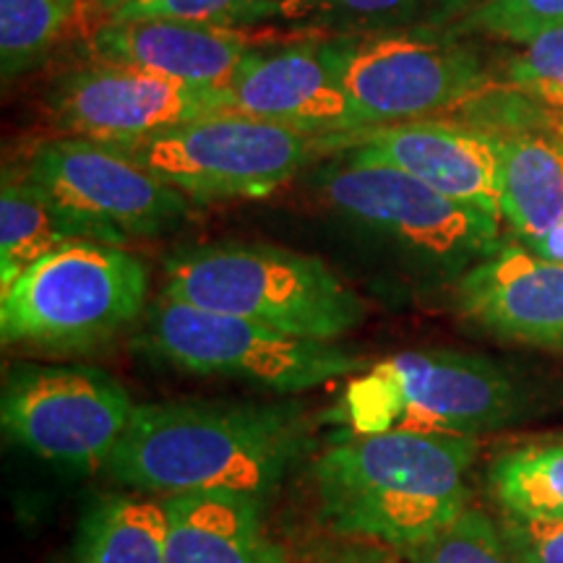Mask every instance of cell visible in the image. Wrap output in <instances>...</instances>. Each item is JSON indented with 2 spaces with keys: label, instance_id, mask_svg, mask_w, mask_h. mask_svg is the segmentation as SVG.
Masks as SVG:
<instances>
[{
  "label": "cell",
  "instance_id": "14",
  "mask_svg": "<svg viewBox=\"0 0 563 563\" xmlns=\"http://www.w3.org/2000/svg\"><path fill=\"white\" fill-rule=\"evenodd\" d=\"M224 91L232 112L258 121L313 136L357 131L332 42H300L277 51L253 47Z\"/></svg>",
  "mask_w": 563,
  "mask_h": 563
},
{
  "label": "cell",
  "instance_id": "25",
  "mask_svg": "<svg viewBox=\"0 0 563 563\" xmlns=\"http://www.w3.org/2000/svg\"><path fill=\"white\" fill-rule=\"evenodd\" d=\"M504 87L551 112H563V24L553 26L509 60Z\"/></svg>",
  "mask_w": 563,
  "mask_h": 563
},
{
  "label": "cell",
  "instance_id": "18",
  "mask_svg": "<svg viewBox=\"0 0 563 563\" xmlns=\"http://www.w3.org/2000/svg\"><path fill=\"white\" fill-rule=\"evenodd\" d=\"M501 220L527 245L563 224V139L553 129L501 133Z\"/></svg>",
  "mask_w": 563,
  "mask_h": 563
},
{
  "label": "cell",
  "instance_id": "9",
  "mask_svg": "<svg viewBox=\"0 0 563 563\" xmlns=\"http://www.w3.org/2000/svg\"><path fill=\"white\" fill-rule=\"evenodd\" d=\"M81 241L123 245L165 235L191 199L121 146L63 136L40 144L24 170Z\"/></svg>",
  "mask_w": 563,
  "mask_h": 563
},
{
  "label": "cell",
  "instance_id": "7",
  "mask_svg": "<svg viewBox=\"0 0 563 563\" xmlns=\"http://www.w3.org/2000/svg\"><path fill=\"white\" fill-rule=\"evenodd\" d=\"M139 347L173 368L298 394L357 376L368 363L336 342L279 332L238 316L162 298L146 313Z\"/></svg>",
  "mask_w": 563,
  "mask_h": 563
},
{
  "label": "cell",
  "instance_id": "27",
  "mask_svg": "<svg viewBox=\"0 0 563 563\" xmlns=\"http://www.w3.org/2000/svg\"><path fill=\"white\" fill-rule=\"evenodd\" d=\"M563 24V0H481L462 21V30H477L493 37L527 42Z\"/></svg>",
  "mask_w": 563,
  "mask_h": 563
},
{
  "label": "cell",
  "instance_id": "1",
  "mask_svg": "<svg viewBox=\"0 0 563 563\" xmlns=\"http://www.w3.org/2000/svg\"><path fill=\"white\" fill-rule=\"evenodd\" d=\"M306 449V420L292 405L175 399L133 407L102 470L146 496L241 493L264 501Z\"/></svg>",
  "mask_w": 563,
  "mask_h": 563
},
{
  "label": "cell",
  "instance_id": "15",
  "mask_svg": "<svg viewBox=\"0 0 563 563\" xmlns=\"http://www.w3.org/2000/svg\"><path fill=\"white\" fill-rule=\"evenodd\" d=\"M456 308L504 342L563 352V264L504 243L456 279Z\"/></svg>",
  "mask_w": 563,
  "mask_h": 563
},
{
  "label": "cell",
  "instance_id": "13",
  "mask_svg": "<svg viewBox=\"0 0 563 563\" xmlns=\"http://www.w3.org/2000/svg\"><path fill=\"white\" fill-rule=\"evenodd\" d=\"M363 150L435 188L501 217V157L490 133L435 118L350 133H329V157Z\"/></svg>",
  "mask_w": 563,
  "mask_h": 563
},
{
  "label": "cell",
  "instance_id": "32",
  "mask_svg": "<svg viewBox=\"0 0 563 563\" xmlns=\"http://www.w3.org/2000/svg\"><path fill=\"white\" fill-rule=\"evenodd\" d=\"M66 3H68V5H76V0H66Z\"/></svg>",
  "mask_w": 563,
  "mask_h": 563
},
{
  "label": "cell",
  "instance_id": "30",
  "mask_svg": "<svg viewBox=\"0 0 563 563\" xmlns=\"http://www.w3.org/2000/svg\"><path fill=\"white\" fill-rule=\"evenodd\" d=\"M95 3H97V5H100V9H102V11H108V13H110V16H112V13H115V11H121V9H123V5H129V3H131V0H95Z\"/></svg>",
  "mask_w": 563,
  "mask_h": 563
},
{
  "label": "cell",
  "instance_id": "19",
  "mask_svg": "<svg viewBox=\"0 0 563 563\" xmlns=\"http://www.w3.org/2000/svg\"><path fill=\"white\" fill-rule=\"evenodd\" d=\"M70 563H167V514L157 496L110 493L76 527Z\"/></svg>",
  "mask_w": 563,
  "mask_h": 563
},
{
  "label": "cell",
  "instance_id": "11",
  "mask_svg": "<svg viewBox=\"0 0 563 563\" xmlns=\"http://www.w3.org/2000/svg\"><path fill=\"white\" fill-rule=\"evenodd\" d=\"M125 386L95 365L5 368L0 422L13 443L68 470L104 467L133 415Z\"/></svg>",
  "mask_w": 563,
  "mask_h": 563
},
{
  "label": "cell",
  "instance_id": "10",
  "mask_svg": "<svg viewBox=\"0 0 563 563\" xmlns=\"http://www.w3.org/2000/svg\"><path fill=\"white\" fill-rule=\"evenodd\" d=\"M329 42L357 131L426 121L490 87L481 55L454 34L399 30Z\"/></svg>",
  "mask_w": 563,
  "mask_h": 563
},
{
  "label": "cell",
  "instance_id": "16",
  "mask_svg": "<svg viewBox=\"0 0 563 563\" xmlns=\"http://www.w3.org/2000/svg\"><path fill=\"white\" fill-rule=\"evenodd\" d=\"M249 34L175 19H112L95 34L100 60L125 63L199 89H228L253 51Z\"/></svg>",
  "mask_w": 563,
  "mask_h": 563
},
{
  "label": "cell",
  "instance_id": "28",
  "mask_svg": "<svg viewBox=\"0 0 563 563\" xmlns=\"http://www.w3.org/2000/svg\"><path fill=\"white\" fill-rule=\"evenodd\" d=\"M501 530L522 563H563V522H534L504 514Z\"/></svg>",
  "mask_w": 563,
  "mask_h": 563
},
{
  "label": "cell",
  "instance_id": "4",
  "mask_svg": "<svg viewBox=\"0 0 563 563\" xmlns=\"http://www.w3.org/2000/svg\"><path fill=\"white\" fill-rule=\"evenodd\" d=\"M313 188L336 214L435 277L456 282L504 245L501 217L449 199L363 150L323 162Z\"/></svg>",
  "mask_w": 563,
  "mask_h": 563
},
{
  "label": "cell",
  "instance_id": "23",
  "mask_svg": "<svg viewBox=\"0 0 563 563\" xmlns=\"http://www.w3.org/2000/svg\"><path fill=\"white\" fill-rule=\"evenodd\" d=\"M66 0H0V68L13 81L45 60L53 42L66 30Z\"/></svg>",
  "mask_w": 563,
  "mask_h": 563
},
{
  "label": "cell",
  "instance_id": "20",
  "mask_svg": "<svg viewBox=\"0 0 563 563\" xmlns=\"http://www.w3.org/2000/svg\"><path fill=\"white\" fill-rule=\"evenodd\" d=\"M481 0H277V19L334 37L435 30L446 19H467Z\"/></svg>",
  "mask_w": 563,
  "mask_h": 563
},
{
  "label": "cell",
  "instance_id": "24",
  "mask_svg": "<svg viewBox=\"0 0 563 563\" xmlns=\"http://www.w3.org/2000/svg\"><path fill=\"white\" fill-rule=\"evenodd\" d=\"M382 563H522L506 540L501 522L467 506L452 525L412 548L391 551Z\"/></svg>",
  "mask_w": 563,
  "mask_h": 563
},
{
  "label": "cell",
  "instance_id": "22",
  "mask_svg": "<svg viewBox=\"0 0 563 563\" xmlns=\"http://www.w3.org/2000/svg\"><path fill=\"white\" fill-rule=\"evenodd\" d=\"M488 485L509 517L563 522V441L498 454L488 470Z\"/></svg>",
  "mask_w": 563,
  "mask_h": 563
},
{
  "label": "cell",
  "instance_id": "17",
  "mask_svg": "<svg viewBox=\"0 0 563 563\" xmlns=\"http://www.w3.org/2000/svg\"><path fill=\"white\" fill-rule=\"evenodd\" d=\"M167 563H287L266 532L258 498L241 493H188L162 498Z\"/></svg>",
  "mask_w": 563,
  "mask_h": 563
},
{
  "label": "cell",
  "instance_id": "26",
  "mask_svg": "<svg viewBox=\"0 0 563 563\" xmlns=\"http://www.w3.org/2000/svg\"><path fill=\"white\" fill-rule=\"evenodd\" d=\"M272 16H277V0H131L110 19H175L235 30Z\"/></svg>",
  "mask_w": 563,
  "mask_h": 563
},
{
  "label": "cell",
  "instance_id": "6",
  "mask_svg": "<svg viewBox=\"0 0 563 563\" xmlns=\"http://www.w3.org/2000/svg\"><path fill=\"white\" fill-rule=\"evenodd\" d=\"M150 272L121 245L76 241L26 269L0 292L5 347L91 352L144 313Z\"/></svg>",
  "mask_w": 563,
  "mask_h": 563
},
{
  "label": "cell",
  "instance_id": "3",
  "mask_svg": "<svg viewBox=\"0 0 563 563\" xmlns=\"http://www.w3.org/2000/svg\"><path fill=\"white\" fill-rule=\"evenodd\" d=\"M162 295L279 332L336 342L365 302L321 258L266 243H203L165 258Z\"/></svg>",
  "mask_w": 563,
  "mask_h": 563
},
{
  "label": "cell",
  "instance_id": "31",
  "mask_svg": "<svg viewBox=\"0 0 563 563\" xmlns=\"http://www.w3.org/2000/svg\"><path fill=\"white\" fill-rule=\"evenodd\" d=\"M551 129H553L555 136H561V139H563V112H553V123H551Z\"/></svg>",
  "mask_w": 563,
  "mask_h": 563
},
{
  "label": "cell",
  "instance_id": "12",
  "mask_svg": "<svg viewBox=\"0 0 563 563\" xmlns=\"http://www.w3.org/2000/svg\"><path fill=\"white\" fill-rule=\"evenodd\" d=\"M55 131L131 146L196 118L230 110L228 91L199 89L125 63L100 60L70 70L47 97Z\"/></svg>",
  "mask_w": 563,
  "mask_h": 563
},
{
  "label": "cell",
  "instance_id": "8",
  "mask_svg": "<svg viewBox=\"0 0 563 563\" xmlns=\"http://www.w3.org/2000/svg\"><path fill=\"white\" fill-rule=\"evenodd\" d=\"M191 201L258 199L329 157V133L313 136L243 112H214L141 144L121 146Z\"/></svg>",
  "mask_w": 563,
  "mask_h": 563
},
{
  "label": "cell",
  "instance_id": "2",
  "mask_svg": "<svg viewBox=\"0 0 563 563\" xmlns=\"http://www.w3.org/2000/svg\"><path fill=\"white\" fill-rule=\"evenodd\" d=\"M477 452L467 435L350 431L313 464L323 522L389 551L418 545L467 509Z\"/></svg>",
  "mask_w": 563,
  "mask_h": 563
},
{
  "label": "cell",
  "instance_id": "29",
  "mask_svg": "<svg viewBox=\"0 0 563 563\" xmlns=\"http://www.w3.org/2000/svg\"><path fill=\"white\" fill-rule=\"evenodd\" d=\"M525 249L538 253V256L548 258V262L563 264V224H561V228H555L553 232H548V235L538 238V241L527 243Z\"/></svg>",
  "mask_w": 563,
  "mask_h": 563
},
{
  "label": "cell",
  "instance_id": "5",
  "mask_svg": "<svg viewBox=\"0 0 563 563\" xmlns=\"http://www.w3.org/2000/svg\"><path fill=\"white\" fill-rule=\"evenodd\" d=\"M340 407L355 433L477 439L522 418L527 394L496 361L428 347L399 352L352 376Z\"/></svg>",
  "mask_w": 563,
  "mask_h": 563
},
{
  "label": "cell",
  "instance_id": "21",
  "mask_svg": "<svg viewBox=\"0 0 563 563\" xmlns=\"http://www.w3.org/2000/svg\"><path fill=\"white\" fill-rule=\"evenodd\" d=\"M76 241L81 238L58 207L24 173L5 170L0 188V290Z\"/></svg>",
  "mask_w": 563,
  "mask_h": 563
}]
</instances>
